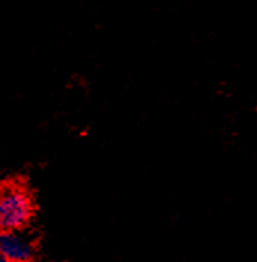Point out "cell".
I'll use <instances>...</instances> for the list:
<instances>
[{"mask_svg":"<svg viewBox=\"0 0 257 262\" xmlns=\"http://www.w3.org/2000/svg\"><path fill=\"white\" fill-rule=\"evenodd\" d=\"M34 204L30 192L18 183H6L0 195V228L21 231L30 224Z\"/></svg>","mask_w":257,"mask_h":262,"instance_id":"obj_1","label":"cell"},{"mask_svg":"<svg viewBox=\"0 0 257 262\" xmlns=\"http://www.w3.org/2000/svg\"><path fill=\"white\" fill-rule=\"evenodd\" d=\"M0 253L8 262H33L36 250L32 238L21 231H2Z\"/></svg>","mask_w":257,"mask_h":262,"instance_id":"obj_2","label":"cell"},{"mask_svg":"<svg viewBox=\"0 0 257 262\" xmlns=\"http://www.w3.org/2000/svg\"><path fill=\"white\" fill-rule=\"evenodd\" d=\"M0 262H8V261H6L5 258H0Z\"/></svg>","mask_w":257,"mask_h":262,"instance_id":"obj_3","label":"cell"}]
</instances>
